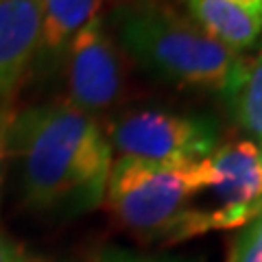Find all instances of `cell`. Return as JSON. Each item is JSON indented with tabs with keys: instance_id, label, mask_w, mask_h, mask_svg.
<instances>
[{
	"instance_id": "cell-8",
	"label": "cell",
	"mask_w": 262,
	"mask_h": 262,
	"mask_svg": "<svg viewBox=\"0 0 262 262\" xmlns=\"http://www.w3.org/2000/svg\"><path fill=\"white\" fill-rule=\"evenodd\" d=\"M186 7L194 24L234 53L247 51L262 35V18L234 0H186Z\"/></svg>"
},
{
	"instance_id": "cell-16",
	"label": "cell",
	"mask_w": 262,
	"mask_h": 262,
	"mask_svg": "<svg viewBox=\"0 0 262 262\" xmlns=\"http://www.w3.org/2000/svg\"><path fill=\"white\" fill-rule=\"evenodd\" d=\"M27 262H53V260H46V258H29Z\"/></svg>"
},
{
	"instance_id": "cell-12",
	"label": "cell",
	"mask_w": 262,
	"mask_h": 262,
	"mask_svg": "<svg viewBox=\"0 0 262 262\" xmlns=\"http://www.w3.org/2000/svg\"><path fill=\"white\" fill-rule=\"evenodd\" d=\"M15 118L13 101H0V182L5 175V162L9 155V131Z\"/></svg>"
},
{
	"instance_id": "cell-13",
	"label": "cell",
	"mask_w": 262,
	"mask_h": 262,
	"mask_svg": "<svg viewBox=\"0 0 262 262\" xmlns=\"http://www.w3.org/2000/svg\"><path fill=\"white\" fill-rule=\"evenodd\" d=\"M98 262H170V260H160V258H151V256H142V253L129 251V249L112 247L98 258Z\"/></svg>"
},
{
	"instance_id": "cell-5",
	"label": "cell",
	"mask_w": 262,
	"mask_h": 262,
	"mask_svg": "<svg viewBox=\"0 0 262 262\" xmlns=\"http://www.w3.org/2000/svg\"><path fill=\"white\" fill-rule=\"evenodd\" d=\"M66 88V101L94 118L96 114L118 107L127 98L129 77L125 53L98 15L68 44Z\"/></svg>"
},
{
	"instance_id": "cell-6",
	"label": "cell",
	"mask_w": 262,
	"mask_h": 262,
	"mask_svg": "<svg viewBox=\"0 0 262 262\" xmlns=\"http://www.w3.org/2000/svg\"><path fill=\"white\" fill-rule=\"evenodd\" d=\"M39 48V0H0V101H13Z\"/></svg>"
},
{
	"instance_id": "cell-14",
	"label": "cell",
	"mask_w": 262,
	"mask_h": 262,
	"mask_svg": "<svg viewBox=\"0 0 262 262\" xmlns=\"http://www.w3.org/2000/svg\"><path fill=\"white\" fill-rule=\"evenodd\" d=\"M27 253L20 243H15L11 236H7L0 229V262H27Z\"/></svg>"
},
{
	"instance_id": "cell-2",
	"label": "cell",
	"mask_w": 262,
	"mask_h": 262,
	"mask_svg": "<svg viewBox=\"0 0 262 262\" xmlns=\"http://www.w3.org/2000/svg\"><path fill=\"white\" fill-rule=\"evenodd\" d=\"M116 33L122 53L179 88L234 94L247 70L238 53L216 42L199 24L168 5L127 7L118 18Z\"/></svg>"
},
{
	"instance_id": "cell-7",
	"label": "cell",
	"mask_w": 262,
	"mask_h": 262,
	"mask_svg": "<svg viewBox=\"0 0 262 262\" xmlns=\"http://www.w3.org/2000/svg\"><path fill=\"white\" fill-rule=\"evenodd\" d=\"M210 188L221 208L262 212V151L251 140H229L208 155Z\"/></svg>"
},
{
	"instance_id": "cell-3",
	"label": "cell",
	"mask_w": 262,
	"mask_h": 262,
	"mask_svg": "<svg viewBox=\"0 0 262 262\" xmlns=\"http://www.w3.org/2000/svg\"><path fill=\"white\" fill-rule=\"evenodd\" d=\"M208 160L144 162L118 158L112 162L105 203L114 221L142 243L175 245L194 194L210 188Z\"/></svg>"
},
{
	"instance_id": "cell-4",
	"label": "cell",
	"mask_w": 262,
	"mask_h": 262,
	"mask_svg": "<svg viewBox=\"0 0 262 262\" xmlns=\"http://www.w3.org/2000/svg\"><path fill=\"white\" fill-rule=\"evenodd\" d=\"M105 136L118 158L144 162H196L214 151V131L203 120L142 110L112 120Z\"/></svg>"
},
{
	"instance_id": "cell-11",
	"label": "cell",
	"mask_w": 262,
	"mask_h": 262,
	"mask_svg": "<svg viewBox=\"0 0 262 262\" xmlns=\"http://www.w3.org/2000/svg\"><path fill=\"white\" fill-rule=\"evenodd\" d=\"M227 262H262V214L247 223Z\"/></svg>"
},
{
	"instance_id": "cell-15",
	"label": "cell",
	"mask_w": 262,
	"mask_h": 262,
	"mask_svg": "<svg viewBox=\"0 0 262 262\" xmlns=\"http://www.w3.org/2000/svg\"><path fill=\"white\" fill-rule=\"evenodd\" d=\"M234 3L247 7V9H251L253 13H258L260 18H262V0H234Z\"/></svg>"
},
{
	"instance_id": "cell-10",
	"label": "cell",
	"mask_w": 262,
	"mask_h": 262,
	"mask_svg": "<svg viewBox=\"0 0 262 262\" xmlns=\"http://www.w3.org/2000/svg\"><path fill=\"white\" fill-rule=\"evenodd\" d=\"M236 98V118L241 127L253 138V144L262 151V51L247 66L241 85L234 92Z\"/></svg>"
},
{
	"instance_id": "cell-9",
	"label": "cell",
	"mask_w": 262,
	"mask_h": 262,
	"mask_svg": "<svg viewBox=\"0 0 262 262\" xmlns=\"http://www.w3.org/2000/svg\"><path fill=\"white\" fill-rule=\"evenodd\" d=\"M101 0H39L42 7V48L59 53L98 15ZM39 48V51H42Z\"/></svg>"
},
{
	"instance_id": "cell-1",
	"label": "cell",
	"mask_w": 262,
	"mask_h": 262,
	"mask_svg": "<svg viewBox=\"0 0 262 262\" xmlns=\"http://www.w3.org/2000/svg\"><path fill=\"white\" fill-rule=\"evenodd\" d=\"M9 153L31 210L88 212L103 203L114 151L98 120L68 101L15 114Z\"/></svg>"
}]
</instances>
